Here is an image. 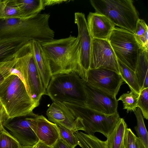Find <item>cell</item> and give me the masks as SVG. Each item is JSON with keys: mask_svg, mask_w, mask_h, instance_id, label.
<instances>
[{"mask_svg": "<svg viewBox=\"0 0 148 148\" xmlns=\"http://www.w3.org/2000/svg\"><path fill=\"white\" fill-rule=\"evenodd\" d=\"M49 14H39L31 18H0V40L22 38L40 42L54 39L50 27Z\"/></svg>", "mask_w": 148, "mask_h": 148, "instance_id": "cell-1", "label": "cell"}, {"mask_svg": "<svg viewBox=\"0 0 148 148\" xmlns=\"http://www.w3.org/2000/svg\"><path fill=\"white\" fill-rule=\"evenodd\" d=\"M49 59L52 75L75 72L78 73L80 53L78 37L41 42Z\"/></svg>", "mask_w": 148, "mask_h": 148, "instance_id": "cell-2", "label": "cell"}, {"mask_svg": "<svg viewBox=\"0 0 148 148\" xmlns=\"http://www.w3.org/2000/svg\"><path fill=\"white\" fill-rule=\"evenodd\" d=\"M0 103L7 119H11L30 114L40 102L30 97L19 77L12 75L4 79L0 85Z\"/></svg>", "mask_w": 148, "mask_h": 148, "instance_id": "cell-3", "label": "cell"}, {"mask_svg": "<svg viewBox=\"0 0 148 148\" xmlns=\"http://www.w3.org/2000/svg\"><path fill=\"white\" fill-rule=\"evenodd\" d=\"M46 95L53 101L85 106L86 96L83 80L75 72L53 75Z\"/></svg>", "mask_w": 148, "mask_h": 148, "instance_id": "cell-4", "label": "cell"}, {"mask_svg": "<svg viewBox=\"0 0 148 148\" xmlns=\"http://www.w3.org/2000/svg\"><path fill=\"white\" fill-rule=\"evenodd\" d=\"M95 12L107 17L115 25L134 33L139 19L132 0H90Z\"/></svg>", "mask_w": 148, "mask_h": 148, "instance_id": "cell-5", "label": "cell"}, {"mask_svg": "<svg viewBox=\"0 0 148 148\" xmlns=\"http://www.w3.org/2000/svg\"><path fill=\"white\" fill-rule=\"evenodd\" d=\"M63 103L76 118L82 120L84 131L89 135H94L95 132H99L107 138L120 118L118 112L106 114L85 106Z\"/></svg>", "mask_w": 148, "mask_h": 148, "instance_id": "cell-6", "label": "cell"}, {"mask_svg": "<svg viewBox=\"0 0 148 148\" xmlns=\"http://www.w3.org/2000/svg\"><path fill=\"white\" fill-rule=\"evenodd\" d=\"M108 40L117 59L135 71L140 53L143 49L136 40L134 34L115 27Z\"/></svg>", "mask_w": 148, "mask_h": 148, "instance_id": "cell-7", "label": "cell"}, {"mask_svg": "<svg viewBox=\"0 0 148 148\" xmlns=\"http://www.w3.org/2000/svg\"><path fill=\"white\" fill-rule=\"evenodd\" d=\"M38 115L33 112L26 116L7 119L3 126L17 140L21 146H33L39 141L36 133Z\"/></svg>", "mask_w": 148, "mask_h": 148, "instance_id": "cell-8", "label": "cell"}, {"mask_svg": "<svg viewBox=\"0 0 148 148\" xmlns=\"http://www.w3.org/2000/svg\"><path fill=\"white\" fill-rule=\"evenodd\" d=\"M105 68L119 74L117 59L107 40L92 38L90 69Z\"/></svg>", "mask_w": 148, "mask_h": 148, "instance_id": "cell-9", "label": "cell"}, {"mask_svg": "<svg viewBox=\"0 0 148 148\" xmlns=\"http://www.w3.org/2000/svg\"><path fill=\"white\" fill-rule=\"evenodd\" d=\"M84 81L90 85L116 96L124 82L119 73L105 68L90 69Z\"/></svg>", "mask_w": 148, "mask_h": 148, "instance_id": "cell-10", "label": "cell"}, {"mask_svg": "<svg viewBox=\"0 0 148 148\" xmlns=\"http://www.w3.org/2000/svg\"><path fill=\"white\" fill-rule=\"evenodd\" d=\"M75 23L77 25L79 41L80 53L78 74L84 81L90 69V58L92 38L89 33L87 21L84 13H75Z\"/></svg>", "mask_w": 148, "mask_h": 148, "instance_id": "cell-11", "label": "cell"}, {"mask_svg": "<svg viewBox=\"0 0 148 148\" xmlns=\"http://www.w3.org/2000/svg\"><path fill=\"white\" fill-rule=\"evenodd\" d=\"M83 82L86 96L85 106L106 114L118 112V101L116 96L90 85L84 80Z\"/></svg>", "mask_w": 148, "mask_h": 148, "instance_id": "cell-12", "label": "cell"}, {"mask_svg": "<svg viewBox=\"0 0 148 148\" xmlns=\"http://www.w3.org/2000/svg\"><path fill=\"white\" fill-rule=\"evenodd\" d=\"M46 114L50 121L64 126L73 132L84 131L82 120L76 118L63 103L53 101L47 109Z\"/></svg>", "mask_w": 148, "mask_h": 148, "instance_id": "cell-13", "label": "cell"}, {"mask_svg": "<svg viewBox=\"0 0 148 148\" xmlns=\"http://www.w3.org/2000/svg\"><path fill=\"white\" fill-rule=\"evenodd\" d=\"M87 22L92 38L108 40L115 27L107 17L96 12L89 13Z\"/></svg>", "mask_w": 148, "mask_h": 148, "instance_id": "cell-14", "label": "cell"}, {"mask_svg": "<svg viewBox=\"0 0 148 148\" xmlns=\"http://www.w3.org/2000/svg\"><path fill=\"white\" fill-rule=\"evenodd\" d=\"M32 51L41 80L45 88H47L52 76L48 58L41 42L31 40Z\"/></svg>", "mask_w": 148, "mask_h": 148, "instance_id": "cell-15", "label": "cell"}, {"mask_svg": "<svg viewBox=\"0 0 148 148\" xmlns=\"http://www.w3.org/2000/svg\"><path fill=\"white\" fill-rule=\"evenodd\" d=\"M36 133L39 140L51 147L60 138L56 125L42 115L37 118Z\"/></svg>", "mask_w": 148, "mask_h": 148, "instance_id": "cell-16", "label": "cell"}, {"mask_svg": "<svg viewBox=\"0 0 148 148\" xmlns=\"http://www.w3.org/2000/svg\"><path fill=\"white\" fill-rule=\"evenodd\" d=\"M18 8L20 17L28 18L39 14L45 7L43 0H15Z\"/></svg>", "mask_w": 148, "mask_h": 148, "instance_id": "cell-17", "label": "cell"}, {"mask_svg": "<svg viewBox=\"0 0 148 148\" xmlns=\"http://www.w3.org/2000/svg\"><path fill=\"white\" fill-rule=\"evenodd\" d=\"M127 127L124 119L120 118L107 138L108 148H124L125 138Z\"/></svg>", "mask_w": 148, "mask_h": 148, "instance_id": "cell-18", "label": "cell"}, {"mask_svg": "<svg viewBox=\"0 0 148 148\" xmlns=\"http://www.w3.org/2000/svg\"><path fill=\"white\" fill-rule=\"evenodd\" d=\"M148 51L142 49L140 53L135 71L141 90L148 88Z\"/></svg>", "mask_w": 148, "mask_h": 148, "instance_id": "cell-19", "label": "cell"}, {"mask_svg": "<svg viewBox=\"0 0 148 148\" xmlns=\"http://www.w3.org/2000/svg\"><path fill=\"white\" fill-rule=\"evenodd\" d=\"M29 41L22 38L0 40V60L14 53Z\"/></svg>", "mask_w": 148, "mask_h": 148, "instance_id": "cell-20", "label": "cell"}, {"mask_svg": "<svg viewBox=\"0 0 148 148\" xmlns=\"http://www.w3.org/2000/svg\"><path fill=\"white\" fill-rule=\"evenodd\" d=\"M74 134L78 145L82 148H108L106 140H102L94 135L79 131Z\"/></svg>", "mask_w": 148, "mask_h": 148, "instance_id": "cell-21", "label": "cell"}, {"mask_svg": "<svg viewBox=\"0 0 148 148\" xmlns=\"http://www.w3.org/2000/svg\"><path fill=\"white\" fill-rule=\"evenodd\" d=\"M118 60V59H117ZM119 74L131 91L139 94L141 90L135 71L118 60Z\"/></svg>", "mask_w": 148, "mask_h": 148, "instance_id": "cell-22", "label": "cell"}, {"mask_svg": "<svg viewBox=\"0 0 148 148\" xmlns=\"http://www.w3.org/2000/svg\"><path fill=\"white\" fill-rule=\"evenodd\" d=\"M20 18L15 0H0V18Z\"/></svg>", "mask_w": 148, "mask_h": 148, "instance_id": "cell-23", "label": "cell"}, {"mask_svg": "<svg viewBox=\"0 0 148 148\" xmlns=\"http://www.w3.org/2000/svg\"><path fill=\"white\" fill-rule=\"evenodd\" d=\"M134 34L142 48L148 51V27L143 20H138Z\"/></svg>", "mask_w": 148, "mask_h": 148, "instance_id": "cell-24", "label": "cell"}, {"mask_svg": "<svg viewBox=\"0 0 148 148\" xmlns=\"http://www.w3.org/2000/svg\"><path fill=\"white\" fill-rule=\"evenodd\" d=\"M136 116L137 124L134 127L137 137L140 141L145 148H148V132L146 128L143 117L140 109L137 108L134 112Z\"/></svg>", "mask_w": 148, "mask_h": 148, "instance_id": "cell-25", "label": "cell"}, {"mask_svg": "<svg viewBox=\"0 0 148 148\" xmlns=\"http://www.w3.org/2000/svg\"><path fill=\"white\" fill-rule=\"evenodd\" d=\"M139 94L131 91L122 94L117 101H121L123 104V109L130 111L134 112L136 109Z\"/></svg>", "mask_w": 148, "mask_h": 148, "instance_id": "cell-26", "label": "cell"}, {"mask_svg": "<svg viewBox=\"0 0 148 148\" xmlns=\"http://www.w3.org/2000/svg\"><path fill=\"white\" fill-rule=\"evenodd\" d=\"M17 140L5 128L0 132V148H20Z\"/></svg>", "mask_w": 148, "mask_h": 148, "instance_id": "cell-27", "label": "cell"}, {"mask_svg": "<svg viewBox=\"0 0 148 148\" xmlns=\"http://www.w3.org/2000/svg\"><path fill=\"white\" fill-rule=\"evenodd\" d=\"M56 125L58 129L60 138L69 145L74 148L78 145L74 132L64 126Z\"/></svg>", "mask_w": 148, "mask_h": 148, "instance_id": "cell-28", "label": "cell"}, {"mask_svg": "<svg viewBox=\"0 0 148 148\" xmlns=\"http://www.w3.org/2000/svg\"><path fill=\"white\" fill-rule=\"evenodd\" d=\"M137 107L141 110L143 117L148 119V88L141 90L138 97Z\"/></svg>", "mask_w": 148, "mask_h": 148, "instance_id": "cell-29", "label": "cell"}, {"mask_svg": "<svg viewBox=\"0 0 148 148\" xmlns=\"http://www.w3.org/2000/svg\"><path fill=\"white\" fill-rule=\"evenodd\" d=\"M137 136L130 128L126 129L124 140V148H136Z\"/></svg>", "mask_w": 148, "mask_h": 148, "instance_id": "cell-30", "label": "cell"}, {"mask_svg": "<svg viewBox=\"0 0 148 148\" xmlns=\"http://www.w3.org/2000/svg\"><path fill=\"white\" fill-rule=\"evenodd\" d=\"M52 148H75L70 146L60 138L52 147Z\"/></svg>", "mask_w": 148, "mask_h": 148, "instance_id": "cell-31", "label": "cell"}, {"mask_svg": "<svg viewBox=\"0 0 148 148\" xmlns=\"http://www.w3.org/2000/svg\"><path fill=\"white\" fill-rule=\"evenodd\" d=\"M7 119V117L5 111L2 107L0 110V132L5 128L3 123Z\"/></svg>", "mask_w": 148, "mask_h": 148, "instance_id": "cell-32", "label": "cell"}, {"mask_svg": "<svg viewBox=\"0 0 148 148\" xmlns=\"http://www.w3.org/2000/svg\"><path fill=\"white\" fill-rule=\"evenodd\" d=\"M44 5L45 7L59 4L63 2H69V0H43Z\"/></svg>", "mask_w": 148, "mask_h": 148, "instance_id": "cell-33", "label": "cell"}, {"mask_svg": "<svg viewBox=\"0 0 148 148\" xmlns=\"http://www.w3.org/2000/svg\"><path fill=\"white\" fill-rule=\"evenodd\" d=\"M51 146L47 145L42 141L39 140L32 148H52Z\"/></svg>", "mask_w": 148, "mask_h": 148, "instance_id": "cell-34", "label": "cell"}, {"mask_svg": "<svg viewBox=\"0 0 148 148\" xmlns=\"http://www.w3.org/2000/svg\"><path fill=\"white\" fill-rule=\"evenodd\" d=\"M136 148H145L144 145L137 137L136 142Z\"/></svg>", "mask_w": 148, "mask_h": 148, "instance_id": "cell-35", "label": "cell"}, {"mask_svg": "<svg viewBox=\"0 0 148 148\" xmlns=\"http://www.w3.org/2000/svg\"><path fill=\"white\" fill-rule=\"evenodd\" d=\"M4 78L0 74V85L1 83L3 82Z\"/></svg>", "mask_w": 148, "mask_h": 148, "instance_id": "cell-36", "label": "cell"}, {"mask_svg": "<svg viewBox=\"0 0 148 148\" xmlns=\"http://www.w3.org/2000/svg\"><path fill=\"white\" fill-rule=\"evenodd\" d=\"M33 146L23 147L21 146L20 148H32Z\"/></svg>", "mask_w": 148, "mask_h": 148, "instance_id": "cell-37", "label": "cell"}, {"mask_svg": "<svg viewBox=\"0 0 148 148\" xmlns=\"http://www.w3.org/2000/svg\"><path fill=\"white\" fill-rule=\"evenodd\" d=\"M2 106L1 105L0 103V110H1V108H2Z\"/></svg>", "mask_w": 148, "mask_h": 148, "instance_id": "cell-38", "label": "cell"}]
</instances>
